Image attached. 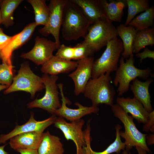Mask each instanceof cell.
<instances>
[{"instance_id":"1f68e13d","label":"cell","mask_w":154,"mask_h":154,"mask_svg":"<svg viewBox=\"0 0 154 154\" xmlns=\"http://www.w3.org/2000/svg\"><path fill=\"white\" fill-rule=\"evenodd\" d=\"M135 56L140 58L139 64L142 62L143 60L147 58L154 59V51L150 50L147 47H146L143 51L141 52L136 54Z\"/></svg>"},{"instance_id":"9c48e42d","label":"cell","mask_w":154,"mask_h":154,"mask_svg":"<svg viewBox=\"0 0 154 154\" xmlns=\"http://www.w3.org/2000/svg\"><path fill=\"white\" fill-rule=\"evenodd\" d=\"M68 0H51L49 4L50 13L46 24L40 29L38 32L41 35L47 36L51 34L58 48L60 45V33L62 23L63 12Z\"/></svg>"},{"instance_id":"ac0fdd59","label":"cell","mask_w":154,"mask_h":154,"mask_svg":"<svg viewBox=\"0 0 154 154\" xmlns=\"http://www.w3.org/2000/svg\"><path fill=\"white\" fill-rule=\"evenodd\" d=\"M43 132L33 131L18 134L9 139L11 148L38 149L42 139Z\"/></svg>"},{"instance_id":"30bf717a","label":"cell","mask_w":154,"mask_h":154,"mask_svg":"<svg viewBox=\"0 0 154 154\" xmlns=\"http://www.w3.org/2000/svg\"><path fill=\"white\" fill-rule=\"evenodd\" d=\"M84 121L83 119L67 122L62 118H57L54 124L63 133L67 140H72L75 144L76 154H82L83 147L86 145L85 132L82 130Z\"/></svg>"},{"instance_id":"4316f807","label":"cell","mask_w":154,"mask_h":154,"mask_svg":"<svg viewBox=\"0 0 154 154\" xmlns=\"http://www.w3.org/2000/svg\"><path fill=\"white\" fill-rule=\"evenodd\" d=\"M154 6L134 18L128 25L134 28L137 31L152 27L154 24Z\"/></svg>"},{"instance_id":"52a82bcc","label":"cell","mask_w":154,"mask_h":154,"mask_svg":"<svg viewBox=\"0 0 154 154\" xmlns=\"http://www.w3.org/2000/svg\"><path fill=\"white\" fill-rule=\"evenodd\" d=\"M12 83L4 92L5 94L22 91L30 93L33 98L36 92L45 88L41 77L35 74L27 62L22 63L17 74L14 76Z\"/></svg>"},{"instance_id":"d590c367","label":"cell","mask_w":154,"mask_h":154,"mask_svg":"<svg viewBox=\"0 0 154 154\" xmlns=\"http://www.w3.org/2000/svg\"><path fill=\"white\" fill-rule=\"evenodd\" d=\"M135 148L138 152V154H147V151L139 147L136 146L135 147ZM122 154H128V152L124 150Z\"/></svg>"},{"instance_id":"5bb4252c","label":"cell","mask_w":154,"mask_h":154,"mask_svg":"<svg viewBox=\"0 0 154 154\" xmlns=\"http://www.w3.org/2000/svg\"><path fill=\"white\" fill-rule=\"evenodd\" d=\"M37 26L35 22L31 23L27 25L20 32L12 36L8 44L0 51V58L2 62L13 66L11 60L13 52L31 38Z\"/></svg>"},{"instance_id":"f546056e","label":"cell","mask_w":154,"mask_h":154,"mask_svg":"<svg viewBox=\"0 0 154 154\" xmlns=\"http://www.w3.org/2000/svg\"><path fill=\"white\" fill-rule=\"evenodd\" d=\"M13 68L5 62L0 64V84L9 87L11 85L14 77Z\"/></svg>"},{"instance_id":"d4e9b609","label":"cell","mask_w":154,"mask_h":154,"mask_svg":"<svg viewBox=\"0 0 154 154\" xmlns=\"http://www.w3.org/2000/svg\"><path fill=\"white\" fill-rule=\"evenodd\" d=\"M154 44L153 27L137 31L133 43V53H137L145 46Z\"/></svg>"},{"instance_id":"74e56055","label":"cell","mask_w":154,"mask_h":154,"mask_svg":"<svg viewBox=\"0 0 154 154\" xmlns=\"http://www.w3.org/2000/svg\"><path fill=\"white\" fill-rule=\"evenodd\" d=\"M9 87V86L7 85L0 84V91L3 90L7 89Z\"/></svg>"},{"instance_id":"6da1fadb","label":"cell","mask_w":154,"mask_h":154,"mask_svg":"<svg viewBox=\"0 0 154 154\" xmlns=\"http://www.w3.org/2000/svg\"><path fill=\"white\" fill-rule=\"evenodd\" d=\"M92 25L80 8L68 0L63 10L60 29L63 38L68 41L84 38Z\"/></svg>"},{"instance_id":"5b68a950","label":"cell","mask_w":154,"mask_h":154,"mask_svg":"<svg viewBox=\"0 0 154 154\" xmlns=\"http://www.w3.org/2000/svg\"><path fill=\"white\" fill-rule=\"evenodd\" d=\"M124 59L122 57L120 60L119 65L116 71L113 81L116 86L118 85L117 92L119 96H122L128 90L131 81L137 77L147 79L151 74L150 68L140 69L135 66L133 54L126 59L125 62Z\"/></svg>"},{"instance_id":"9a60e30c","label":"cell","mask_w":154,"mask_h":154,"mask_svg":"<svg viewBox=\"0 0 154 154\" xmlns=\"http://www.w3.org/2000/svg\"><path fill=\"white\" fill-rule=\"evenodd\" d=\"M94 61L93 57H89L77 60L76 68L69 75L74 82V93L76 96L83 93L87 83L91 78Z\"/></svg>"},{"instance_id":"603a6c76","label":"cell","mask_w":154,"mask_h":154,"mask_svg":"<svg viewBox=\"0 0 154 154\" xmlns=\"http://www.w3.org/2000/svg\"><path fill=\"white\" fill-rule=\"evenodd\" d=\"M37 151L38 154H63L64 149L60 139L48 131L43 133Z\"/></svg>"},{"instance_id":"83f0119b","label":"cell","mask_w":154,"mask_h":154,"mask_svg":"<svg viewBox=\"0 0 154 154\" xmlns=\"http://www.w3.org/2000/svg\"><path fill=\"white\" fill-rule=\"evenodd\" d=\"M34 9L35 23L37 26L42 25L44 26L47 23L50 11L44 0H28Z\"/></svg>"},{"instance_id":"e575fe53","label":"cell","mask_w":154,"mask_h":154,"mask_svg":"<svg viewBox=\"0 0 154 154\" xmlns=\"http://www.w3.org/2000/svg\"><path fill=\"white\" fill-rule=\"evenodd\" d=\"M16 151L20 154H38L37 150L28 149H19Z\"/></svg>"},{"instance_id":"277c9868","label":"cell","mask_w":154,"mask_h":154,"mask_svg":"<svg viewBox=\"0 0 154 154\" xmlns=\"http://www.w3.org/2000/svg\"><path fill=\"white\" fill-rule=\"evenodd\" d=\"M105 50L100 57L94 60L91 78H97L106 73L116 71L123 48L121 40L117 37L109 41Z\"/></svg>"},{"instance_id":"2e32d148","label":"cell","mask_w":154,"mask_h":154,"mask_svg":"<svg viewBox=\"0 0 154 154\" xmlns=\"http://www.w3.org/2000/svg\"><path fill=\"white\" fill-rule=\"evenodd\" d=\"M116 102L126 113H130L139 123L146 124L148 122L150 119L149 113L135 98L117 97Z\"/></svg>"},{"instance_id":"8d00e7d4","label":"cell","mask_w":154,"mask_h":154,"mask_svg":"<svg viewBox=\"0 0 154 154\" xmlns=\"http://www.w3.org/2000/svg\"><path fill=\"white\" fill-rule=\"evenodd\" d=\"M7 144H5L3 145L0 146V154H8V152L5 150V147Z\"/></svg>"},{"instance_id":"484cf974","label":"cell","mask_w":154,"mask_h":154,"mask_svg":"<svg viewBox=\"0 0 154 154\" xmlns=\"http://www.w3.org/2000/svg\"><path fill=\"white\" fill-rule=\"evenodd\" d=\"M22 0H3L0 4L2 24L6 27L12 26L14 24L13 13Z\"/></svg>"},{"instance_id":"44dd1931","label":"cell","mask_w":154,"mask_h":154,"mask_svg":"<svg viewBox=\"0 0 154 154\" xmlns=\"http://www.w3.org/2000/svg\"><path fill=\"white\" fill-rule=\"evenodd\" d=\"M79 7L92 24L100 21L108 20L98 0H70Z\"/></svg>"},{"instance_id":"7c38bea8","label":"cell","mask_w":154,"mask_h":154,"mask_svg":"<svg viewBox=\"0 0 154 154\" xmlns=\"http://www.w3.org/2000/svg\"><path fill=\"white\" fill-rule=\"evenodd\" d=\"M57 86L62 97V102L60 107L56 111L54 115L72 121L81 119L86 115L98 112L99 109L98 106H85L78 102L75 104L78 107L77 109H71L67 107L66 104L68 102L64 94L63 84L59 83Z\"/></svg>"},{"instance_id":"7a4b0ae2","label":"cell","mask_w":154,"mask_h":154,"mask_svg":"<svg viewBox=\"0 0 154 154\" xmlns=\"http://www.w3.org/2000/svg\"><path fill=\"white\" fill-rule=\"evenodd\" d=\"M112 82L110 74L107 73L90 79L83 93L91 100L92 106H98L101 104L111 106L113 105L116 92L111 84Z\"/></svg>"},{"instance_id":"cb8c5ba5","label":"cell","mask_w":154,"mask_h":154,"mask_svg":"<svg viewBox=\"0 0 154 154\" xmlns=\"http://www.w3.org/2000/svg\"><path fill=\"white\" fill-rule=\"evenodd\" d=\"M116 29L123 44V50L121 55L124 59H127L133 54V43L137 31L133 27L125 26L124 24L117 26Z\"/></svg>"},{"instance_id":"8992f818","label":"cell","mask_w":154,"mask_h":154,"mask_svg":"<svg viewBox=\"0 0 154 154\" xmlns=\"http://www.w3.org/2000/svg\"><path fill=\"white\" fill-rule=\"evenodd\" d=\"M118 35L116 28L108 20L98 21L92 25L82 43L93 53L106 46L108 42Z\"/></svg>"},{"instance_id":"ffe728a7","label":"cell","mask_w":154,"mask_h":154,"mask_svg":"<svg viewBox=\"0 0 154 154\" xmlns=\"http://www.w3.org/2000/svg\"><path fill=\"white\" fill-rule=\"evenodd\" d=\"M154 81L152 78H148L143 82L136 78L132 81L129 87L134 98L139 101L149 113L153 111L151 96L149 92L150 85Z\"/></svg>"},{"instance_id":"4fadbf2b","label":"cell","mask_w":154,"mask_h":154,"mask_svg":"<svg viewBox=\"0 0 154 154\" xmlns=\"http://www.w3.org/2000/svg\"><path fill=\"white\" fill-rule=\"evenodd\" d=\"M56 118L55 115H52L44 120L37 121L35 119L33 113L31 112L29 119L25 123L21 125H17L8 133L0 135V144L5 143L12 137L22 133L33 131L43 133L46 128L54 124Z\"/></svg>"},{"instance_id":"ba28073f","label":"cell","mask_w":154,"mask_h":154,"mask_svg":"<svg viewBox=\"0 0 154 154\" xmlns=\"http://www.w3.org/2000/svg\"><path fill=\"white\" fill-rule=\"evenodd\" d=\"M45 89V92L42 98L36 99L27 105L28 108H39L54 115L56 111L61 106L56 82L57 75L44 74L41 77Z\"/></svg>"},{"instance_id":"4dcf8cb0","label":"cell","mask_w":154,"mask_h":154,"mask_svg":"<svg viewBox=\"0 0 154 154\" xmlns=\"http://www.w3.org/2000/svg\"><path fill=\"white\" fill-rule=\"evenodd\" d=\"M76 52L75 46H68L62 44L58 49L55 55L66 60H75Z\"/></svg>"},{"instance_id":"8fae6325","label":"cell","mask_w":154,"mask_h":154,"mask_svg":"<svg viewBox=\"0 0 154 154\" xmlns=\"http://www.w3.org/2000/svg\"><path fill=\"white\" fill-rule=\"evenodd\" d=\"M32 49L29 52L22 53L21 57L29 59L37 65H42L53 55L54 51L58 48L55 41L37 36Z\"/></svg>"},{"instance_id":"3957f363","label":"cell","mask_w":154,"mask_h":154,"mask_svg":"<svg viewBox=\"0 0 154 154\" xmlns=\"http://www.w3.org/2000/svg\"><path fill=\"white\" fill-rule=\"evenodd\" d=\"M111 107L115 116L123 124L125 131H120L119 134L125 140V151L128 153L133 147L138 146L147 152H150L146 142L147 134L141 133L137 129L132 116L129 115L117 104H113Z\"/></svg>"},{"instance_id":"f35d334b","label":"cell","mask_w":154,"mask_h":154,"mask_svg":"<svg viewBox=\"0 0 154 154\" xmlns=\"http://www.w3.org/2000/svg\"><path fill=\"white\" fill-rule=\"evenodd\" d=\"M1 24H2V19H1V11L0 10V26Z\"/></svg>"},{"instance_id":"d6986e66","label":"cell","mask_w":154,"mask_h":154,"mask_svg":"<svg viewBox=\"0 0 154 154\" xmlns=\"http://www.w3.org/2000/svg\"><path fill=\"white\" fill-rule=\"evenodd\" d=\"M77 61L66 60L53 55L42 65L41 71L44 74L57 75L60 73H67L75 70Z\"/></svg>"},{"instance_id":"e0dca14e","label":"cell","mask_w":154,"mask_h":154,"mask_svg":"<svg viewBox=\"0 0 154 154\" xmlns=\"http://www.w3.org/2000/svg\"><path fill=\"white\" fill-rule=\"evenodd\" d=\"M90 123V121H88L86 128L84 131L86 145L82 147V154H110L114 152L119 153L121 150H125V145L124 142L122 141L119 134L121 126L119 125H117L115 127L116 136L114 142L102 151L97 152L93 151L90 145L91 139L90 136L91 127Z\"/></svg>"},{"instance_id":"d6a6232c","label":"cell","mask_w":154,"mask_h":154,"mask_svg":"<svg viewBox=\"0 0 154 154\" xmlns=\"http://www.w3.org/2000/svg\"><path fill=\"white\" fill-rule=\"evenodd\" d=\"M12 37L5 34L0 27V51L7 45Z\"/></svg>"},{"instance_id":"836d02e7","label":"cell","mask_w":154,"mask_h":154,"mask_svg":"<svg viewBox=\"0 0 154 154\" xmlns=\"http://www.w3.org/2000/svg\"><path fill=\"white\" fill-rule=\"evenodd\" d=\"M150 119L148 122L145 124L143 127V130L148 131L150 130L153 131V126H154V111L149 113Z\"/></svg>"},{"instance_id":"7402d4cb","label":"cell","mask_w":154,"mask_h":154,"mask_svg":"<svg viewBox=\"0 0 154 154\" xmlns=\"http://www.w3.org/2000/svg\"><path fill=\"white\" fill-rule=\"evenodd\" d=\"M98 0L103 13L110 22L121 21L123 9L126 5L125 0Z\"/></svg>"},{"instance_id":"f1b7e54d","label":"cell","mask_w":154,"mask_h":154,"mask_svg":"<svg viewBox=\"0 0 154 154\" xmlns=\"http://www.w3.org/2000/svg\"><path fill=\"white\" fill-rule=\"evenodd\" d=\"M128 7V13L125 25L128 26L138 13L144 12L150 8L148 0H125Z\"/></svg>"}]
</instances>
